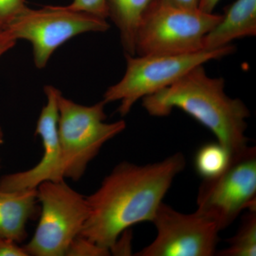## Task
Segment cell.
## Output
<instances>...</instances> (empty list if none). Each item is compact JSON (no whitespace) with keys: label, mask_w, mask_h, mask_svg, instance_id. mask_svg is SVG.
Instances as JSON below:
<instances>
[{"label":"cell","mask_w":256,"mask_h":256,"mask_svg":"<svg viewBox=\"0 0 256 256\" xmlns=\"http://www.w3.org/2000/svg\"><path fill=\"white\" fill-rule=\"evenodd\" d=\"M0 256H28L23 247L12 240L0 238Z\"/></svg>","instance_id":"19"},{"label":"cell","mask_w":256,"mask_h":256,"mask_svg":"<svg viewBox=\"0 0 256 256\" xmlns=\"http://www.w3.org/2000/svg\"><path fill=\"white\" fill-rule=\"evenodd\" d=\"M233 45L184 54L126 56V70L122 79L106 90V104L119 101L118 112L126 116L140 99L169 86L195 67L220 60L235 52Z\"/></svg>","instance_id":"4"},{"label":"cell","mask_w":256,"mask_h":256,"mask_svg":"<svg viewBox=\"0 0 256 256\" xmlns=\"http://www.w3.org/2000/svg\"><path fill=\"white\" fill-rule=\"evenodd\" d=\"M160 0H106L108 18L118 28L124 55L136 56L138 30Z\"/></svg>","instance_id":"13"},{"label":"cell","mask_w":256,"mask_h":256,"mask_svg":"<svg viewBox=\"0 0 256 256\" xmlns=\"http://www.w3.org/2000/svg\"><path fill=\"white\" fill-rule=\"evenodd\" d=\"M142 106L154 117L168 116L174 108L184 111L210 130L230 156L249 146L246 131L250 111L242 100L226 94L223 78L207 76L204 65L142 98Z\"/></svg>","instance_id":"2"},{"label":"cell","mask_w":256,"mask_h":256,"mask_svg":"<svg viewBox=\"0 0 256 256\" xmlns=\"http://www.w3.org/2000/svg\"><path fill=\"white\" fill-rule=\"evenodd\" d=\"M230 158V152L220 143H207L197 151L194 158L195 169L203 180L214 178L223 172Z\"/></svg>","instance_id":"15"},{"label":"cell","mask_w":256,"mask_h":256,"mask_svg":"<svg viewBox=\"0 0 256 256\" xmlns=\"http://www.w3.org/2000/svg\"><path fill=\"white\" fill-rule=\"evenodd\" d=\"M220 0H201L198 9L206 13H213L216 6Z\"/></svg>","instance_id":"22"},{"label":"cell","mask_w":256,"mask_h":256,"mask_svg":"<svg viewBox=\"0 0 256 256\" xmlns=\"http://www.w3.org/2000/svg\"><path fill=\"white\" fill-rule=\"evenodd\" d=\"M222 15L158 3L136 37V55L184 54L204 50V40Z\"/></svg>","instance_id":"6"},{"label":"cell","mask_w":256,"mask_h":256,"mask_svg":"<svg viewBox=\"0 0 256 256\" xmlns=\"http://www.w3.org/2000/svg\"><path fill=\"white\" fill-rule=\"evenodd\" d=\"M36 188L0 190V238L21 244L28 238L26 224L40 214Z\"/></svg>","instance_id":"11"},{"label":"cell","mask_w":256,"mask_h":256,"mask_svg":"<svg viewBox=\"0 0 256 256\" xmlns=\"http://www.w3.org/2000/svg\"><path fill=\"white\" fill-rule=\"evenodd\" d=\"M60 90L53 86L44 87L46 104L37 121L35 134L41 138L44 154L36 166L26 171L4 175L0 178V190L36 188L46 181H63L60 178V149L58 133V96Z\"/></svg>","instance_id":"10"},{"label":"cell","mask_w":256,"mask_h":256,"mask_svg":"<svg viewBox=\"0 0 256 256\" xmlns=\"http://www.w3.org/2000/svg\"><path fill=\"white\" fill-rule=\"evenodd\" d=\"M15 40L8 31L0 32V58L6 52L14 48L16 44Z\"/></svg>","instance_id":"20"},{"label":"cell","mask_w":256,"mask_h":256,"mask_svg":"<svg viewBox=\"0 0 256 256\" xmlns=\"http://www.w3.org/2000/svg\"><path fill=\"white\" fill-rule=\"evenodd\" d=\"M256 34V0H236L204 40V50H214Z\"/></svg>","instance_id":"12"},{"label":"cell","mask_w":256,"mask_h":256,"mask_svg":"<svg viewBox=\"0 0 256 256\" xmlns=\"http://www.w3.org/2000/svg\"><path fill=\"white\" fill-rule=\"evenodd\" d=\"M228 246L217 252L220 256H256V208L248 210L237 233L228 240Z\"/></svg>","instance_id":"14"},{"label":"cell","mask_w":256,"mask_h":256,"mask_svg":"<svg viewBox=\"0 0 256 256\" xmlns=\"http://www.w3.org/2000/svg\"><path fill=\"white\" fill-rule=\"evenodd\" d=\"M109 28L106 18L66 6H46L38 10L28 8L8 32L16 41L32 44L35 66L42 69L55 50L68 40L86 32H105Z\"/></svg>","instance_id":"8"},{"label":"cell","mask_w":256,"mask_h":256,"mask_svg":"<svg viewBox=\"0 0 256 256\" xmlns=\"http://www.w3.org/2000/svg\"><path fill=\"white\" fill-rule=\"evenodd\" d=\"M110 252L107 249L102 248L89 240L78 236L69 246L66 256H107Z\"/></svg>","instance_id":"17"},{"label":"cell","mask_w":256,"mask_h":256,"mask_svg":"<svg viewBox=\"0 0 256 256\" xmlns=\"http://www.w3.org/2000/svg\"><path fill=\"white\" fill-rule=\"evenodd\" d=\"M256 149L248 146L230 156L223 172L203 180L197 194V210L213 220L220 232L242 210L256 208Z\"/></svg>","instance_id":"7"},{"label":"cell","mask_w":256,"mask_h":256,"mask_svg":"<svg viewBox=\"0 0 256 256\" xmlns=\"http://www.w3.org/2000/svg\"><path fill=\"white\" fill-rule=\"evenodd\" d=\"M68 9L84 12L107 20L108 13L106 0H72Z\"/></svg>","instance_id":"18"},{"label":"cell","mask_w":256,"mask_h":256,"mask_svg":"<svg viewBox=\"0 0 256 256\" xmlns=\"http://www.w3.org/2000/svg\"><path fill=\"white\" fill-rule=\"evenodd\" d=\"M28 8L26 0H0V32L8 30Z\"/></svg>","instance_id":"16"},{"label":"cell","mask_w":256,"mask_h":256,"mask_svg":"<svg viewBox=\"0 0 256 256\" xmlns=\"http://www.w3.org/2000/svg\"><path fill=\"white\" fill-rule=\"evenodd\" d=\"M152 223L156 238L137 252V256H212L216 254L220 229L198 210L184 214L164 202Z\"/></svg>","instance_id":"9"},{"label":"cell","mask_w":256,"mask_h":256,"mask_svg":"<svg viewBox=\"0 0 256 256\" xmlns=\"http://www.w3.org/2000/svg\"><path fill=\"white\" fill-rule=\"evenodd\" d=\"M106 105L102 100L92 106L80 105L64 97L62 92L58 94L60 174L62 180H80L102 146L126 129L124 120L106 122Z\"/></svg>","instance_id":"3"},{"label":"cell","mask_w":256,"mask_h":256,"mask_svg":"<svg viewBox=\"0 0 256 256\" xmlns=\"http://www.w3.org/2000/svg\"><path fill=\"white\" fill-rule=\"evenodd\" d=\"M41 212L35 233L24 246L28 256H64L89 214L86 196L65 181H46L36 188Z\"/></svg>","instance_id":"5"},{"label":"cell","mask_w":256,"mask_h":256,"mask_svg":"<svg viewBox=\"0 0 256 256\" xmlns=\"http://www.w3.org/2000/svg\"><path fill=\"white\" fill-rule=\"evenodd\" d=\"M3 143H4V132L0 126V146H2Z\"/></svg>","instance_id":"23"},{"label":"cell","mask_w":256,"mask_h":256,"mask_svg":"<svg viewBox=\"0 0 256 256\" xmlns=\"http://www.w3.org/2000/svg\"><path fill=\"white\" fill-rule=\"evenodd\" d=\"M185 166L186 159L181 152L152 164L120 163L100 188L86 196L89 214L79 236L110 252L120 236L130 227L152 222Z\"/></svg>","instance_id":"1"},{"label":"cell","mask_w":256,"mask_h":256,"mask_svg":"<svg viewBox=\"0 0 256 256\" xmlns=\"http://www.w3.org/2000/svg\"><path fill=\"white\" fill-rule=\"evenodd\" d=\"M201 0H160L162 4L185 8V9H198Z\"/></svg>","instance_id":"21"}]
</instances>
